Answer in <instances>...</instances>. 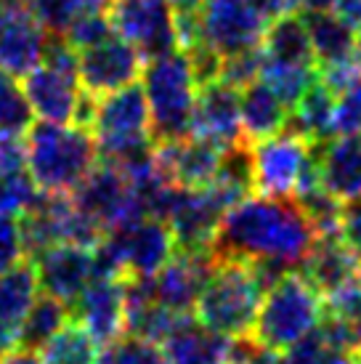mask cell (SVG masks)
I'll return each instance as SVG.
<instances>
[{
	"label": "cell",
	"instance_id": "cell-1",
	"mask_svg": "<svg viewBox=\"0 0 361 364\" xmlns=\"http://www.w3.org/2000/svg\"><path fill=\"white\" fill-rule=\"evenodd\" d=\"M313 242L316 229L295 197L252 194L223 213L212 240V258L279 261L298 269Z\"/></svg>",
	"mask_w": 361,
	"mask_h": 364
},
{
	"label": "cell",
	"instance_id": "cell-15",
	"mask_svg": "<svg viewBox=\"0 0 361 364\" xmlns=\"http://www.w3.org/2000/svg\"><path fill=\"white\" fill-rule=\"evenodd\" d=\"M70 314L101 346H109L125 335V279L93 277L85 290L70 304Z\"/></svg>",
	"mask_w": 361,
	"mask_h": 364
},
{
	"label": "cell",
	"instance_id": "cell-11",
	"mask_svg": "<svg viewBox=\"0 0 361 364\" xmlns=\"http://www.w3.org/2000/svg\"><path fill=\"white\" fill-rule=\"evenodd\" d=\"M141 70H144L141 53L117 32L77 53V82L82 91H88L96 99H104L136 82L141 77Z\"/></svg>",
	"mask_w": 361,
	"mask_h": 364
},
{
	"label": "cell",
	"instance_id": "cell-40",
	"mask_svg": "<svg viewBox=\"0 0 361 364\" xmlns=\"http://www.w3.org/2000/svg\"><path fill=\"white\" fill-rule=\"evenodd\" d=\"M324 311L351 324L361 322V274L338 287L335 293L324 295Z\"/></svg>",
	"mask_w": 361,
	"mask_h": 364
},
{
	"label": "cell",
	"instance_id": "cell-42",
	"mask_svg": "<svg viewBox=\"0 0 361 364\" xmlns=\"http://www.w3.org/2000/svg\"><path fill=\"white\" fill-rule=\"evenodd\" d=\"M183 53H186V59H189V67H191L194 80H197V88L221 80L223 56L212 51L210 46L200 43V46H191L189 51H183Z\"/></svg>",
	"mask_w": 361,
	"mask_h": 364
},
{
	"label": "cell",
	"instance_id": "cell-23",
	"mask_svg": "<svg viewBox=\"0 0 361 364\" xmlns=\"http://www.w3.org/2000/svg\"><path fill=\"white\" fill-rule=\"evenodd\" d=\"M303 274L321 295L335 293L361 274V258L343 242L338 234L316 237L313 247L303 261Z\"/></svg>",
	"mask_w": 361,
	"mask_h": 364
},
{
	"label": "cell",
	"instance_id": "cell-35",
	"mask_svg": "<svg viewBox=\"0 0 361 364\" xmlns=\"http://www.w3.org/2000/svg\"><path fill=\"white\" fill-rule=\"evenodd\" d=\"M359 354L343 351L338 346H330L313 330L308 338H303L298 346L284 351V364H353Z\"/></svg>",
	"mask_w": 361,
	"mask_h": 364
},
{
	"label": "cell",
	"instance_id": "cell-21",
	"mask_svg": "<svg viewBox=\"0 0 361 364\" xmlns=\"http://www.w3.org/2000/svg\"><path fill=\"white\" fill-rule=\"evenodd\" d=\"M21 88H24L27 99H30L32 112L41 120L72 125L75 104H77V96H80L77 77L61 75V72L50 70L48 64H38L35 70L24 75Z\"/></svg>",
	"mask_w": 361,
	"mask_h": 364
},
{
	"label": "cell",
	"instance_id": "cell-3",
	"mask_svg": "<svg viewBox=\"0 0 361 364\" xmlns=\"http://www.w3.org/2000/svg\"><path fill=\"white\" fill-rule=\"evenodd\" d=\"M27 139V171L41 192L70 194L99 162L96 141L88 131L59 122H32Z\"/></svg>",
	"mask_w": 361,
	"mask_h": 364
},
{
	"label": "cell",
	"instance_id": "cell-16",
	"mask_svg": "<svg viewBox=\"0 0 361 364\" xmlns=\"http://www.w3.org/2000/svg\"><path fill=\"white\" fill-rule=\"evenodd\" d=\"M38 274V284L45 295L72 304L93 279V250L80 245L59 242L30 258Z\"/></svg>",
	"mask_w": 361,
	"mask_h": 364
},
{
	"label": "cell",
	"instance_id": "cell-43",
	"mask_svg": "<svg viewBox=\"0 0 361 364\" xmlns=\"http://www.w3.org/2000/svg\"><path fill=\"white\" fill-rule=\"evenodd\" d=\"M338 237L361 258V197H353V200L343 203Z\"/></svg>",
	"mask_w": 361,
	"mask_h": 364
},
{
	"label": "cell",
	"instance_id": "cell-25",
	"mask_svg": "<svg viewBox=\"0 0 361 364\" xmlns=\"http://www.w3.org/2000/svg\"><path fill=\"white\" fill-rule=\"evenodd\" d=\"M229 341L231 338L205 330L194 316H186L162 341V351L168 364H226Z\"/></svg>",
	"mask_w": 361,
	"mask_h": 364
},
{
	"label": "cell",
	"instance_id": "cell-9",
	"mask_svg": "<svg viewBox=\"0 0 361 364\" xmlns=\"http://www.w3.org/2000/svg\"><path fill=\"white\" fill-rule=\"evenodd\" d=\"M104 240L117 255L125 279H151L176 253L171 226L154 215L112 229Z\"/></svg>",
	"mask_w": 361,
	"mask_h": 364
},
{
	"label": "cell",
	"instance_id": "cell-39",
	"mask_svg": "<svg viewBox=\"0 0 361 364\" xmlns=\"http://www.w3.org/2000/svg\"><path fill=\"white\" fill-rule=\"evenodd\" d=\"M332 131L335 136H359L361 133V80L335 96L332 112Z\"/></svg>",
	"mask_w": 361,
	"mask_h": 364
},
{
	"label": "cell",
	"instance_id": "cell-26",
	"mask_svg": "<svg viewBox=\"0 0 361 364\" xmlns=\"http://www.w3.org/2000/svg\"><path fill=\"white\" fill-rule=\"evenodd\" d=\"M239 114L244 141L255 144L281 133L290 109L263 80H255L239 91Z\"/></svg>",
	"mask_w": 361,
	"mask_h": 364
},
{
	"label": "cell",
	"instance_id": "cell-27",
	"mask_svg": "<svg viewBox=\"0 0 361 364\" xmlns=\"http://www.w3.org/2000/svg\"><path fill=\"white\" fill-rule=\"evenodd\" d=\"M263 56L279 64H316L311 51V38L306 30V21L301 14H281L266 24L263 32Z\"/></svg>",
	"mask_w": 361,
	"mask_h": 364
},
{
	"label": "cell",
	"instance_id": "cell-47",
	"mask_svg": "<svg viewBox=\"0 0 361 364\" xmlns=\"http://www.w3.org/2000/svg\"><path fill=\"white\" fill-rule=\"evenodd\" d=\"M335 11H338L345 21H351L353 27L361 24V0H338V3H335Z\"/></svg>",
	"mask_w": 361,
	"mask_h": 364
},
{
	"label": "cell",
	"instance_id": "cell-41",
	"mask_svg": "<svg viewBox=\"0 0 361 364\" xmlns=\"http://www.w3.org/2000/svg\"><path fill=\"white\" fill-rule=\"evenodd\" d=\"M24 258H27V250H24L19 215L0 213V274L14 269Z\"/></svg>",
	"mask_w": 361,
	"mask_h": 364
},
{
	"label": "cell",
	"instance_id": "cell-32",
	"mask_svg": "<svg viewBox=\"0 0 361 364\" xmlns=\"http://www.w3.org/2000/svg\"><path fill=\"white\" fill-rule=\"evenodd\" d=\"M35 19L41 21L45 32L64 35L67 27L88 11H109L112 0H27Z\"/></svg>",
	"mask_w": 361,
	"mask_h": 364
},
{
	"label": "cell",
	"instance_id": "cell-24",
	"mask_svg": "<svg viewBox=\"0 0 361 364\" xmlns=\"http://www.w3.org/2000/svg\"><path fill=\"white\" fill-rule=\"evenodd\" d=\"M311 38V51L316 67L343 64L356 56V27L345 21L338 11H316L301 14Z\"/></svg>",
	"mask_w": 361,
	"mask_h": 364
},
{
	"label": "cell",
	"instance_id": "cell-29",
	"mask_svg": "<svg viewBox=\"0 0 361 364\" xmlns=\"http://www.w3.org/2000/svg\"><path fill=\"white\" fill-rule=\"evenodd\" d=\"M70 319H72L70 304H64V301L53 298V295H45V293L38 295L32 309L27 311V316H24V322H21L16 348L38 354L43 346L48 343L50 338L59 333Z\"/></svg>",
	"mask_w": 361,
	"mask_h": 364
},
{
	"label": "cell",
	"instance_id": "cell-51",
	"mask_svg": "<svg viewBox=\"0 0 361 364\" xmlns=\"http://www.w3.org/2000/svg\"><path fill=\"white\" fill-rule=\"evenodd\" d=\"M359 139H361V133H359Z\"/></svg>",
	"mask_w": 361,
	"mask_h": 364
},
{
	"label": "cell",
	"instance_id": "cell-5",
	"mask_svg": "<svg viewBox=\"0 0 361 364\" xmlns=\"http://www.w3.org/2000/svg\"><path fill=\"white\" fill-rule=\"evenodd\" d=\"M141 88L149 104L154 144L189 139L191 122H194V102H197V80L191 75L186 53L173 51L144 61Z\"/></svg>",
	"mask_w": 361,
	"mask_h": 364
},
{
	"label": "cell",
	"instance_id": "cell-13",
	"mask_svg": "<svg viewBox=\"0 0 361 364\" xmlns=\"http://www.w3.org/2000/svg\"><path fill=\"white\" fill-rule=\"evenodd\" d=\"M226 208L218 203V197L205 189H180L176 192L165 223L171 226L176 250L186 253H212V240L221 226Z\"/></svg>",
	"mask_w": 361,
	"mask_h": 364
},
{
	"label": "cell",
	"instance_id": "cell-44",
	"mask_svg": "<svg viewBox=\"0 0 361 364\" xmlns=\"http://www.w3.org/2000/svg\"><path fill=\"white\" fill-rule=\"evenodd\" d=\"M27 168V144L24 136L0 133V173L24 171Z\"/></svg>",
	"mask_w": 361,
	"mask_h": 364
},
{
	"label": "cell",
	"instance_id": "cell-46",
	"mask_svg": "<svg viewBox=\"0 0 361 364\" xmlns=\"http://www.w3.org/2000/svg\"><path fill=\"white\" fill-rule=\"evenodd\" d=\"M338 0H287V11L292 14H316V11H335Z\"/></svg>",
	"mask_w": 361,
	"mask_h": 364
},
{
	"label": "cell",
	"instance_id": "cell-20",
	"mask_svg": "<svg viewBox=\"0 0 361 364\" xmlns=\"http://www.w3.org/2000/svg\"><path fill=\"white\" fill-rule=\"evenodd\" d=\"M38 274L30 258L0 274V356L16 351L19 330L38 298Z\"/></svg>",
	"mask_w": 361,
	"mask_h": 364
},
{
	"label": "cell",
	"instance_id": "cell-49",
	"mask_svg": "<svg viewBox=\"0 0 361 364\" xmlns=\"http://www.w3.org/2000/svg\"><path fill=\"white\" fill-rule=\"evenodd\" d=\"M356 56L361 59V24L356 27Z\"/></svg>",
	"mask_w": 361,
	"mask_h": 364
},
{
	"label": "cell",
	"instance_id": "cell-38",
	"mask_svg": "<svg viewBox=\"0 0 361 364\" xmlns=\"http://www.w3.org/2000/svg\"><path fill=\"white\" fill-rule=\"evenodd\" d=\"M263 59H266V56H263V48H252V51L226 56L221 67V82L229 85V88H234V91H242L244 85L261 80Z\"/></svg>",
	"mask_w": 361,
	"mask_h": 364
},
{
	"label": "cell",
	"instance_id": "cell-33",
	"mask_svg": "<svg viewBox=\"0 0 361 364\" xmlns=\"http://www.w3.org/2000/svg\"><path fill=\"white\" fill-rule=\"evenodd\" d=\"M32 122H35V112L21 82L16 80V75L0 70V133L24 136Z\"/></svg>",
	"mask_w": 361,
	"mask_h": 364
},
{
	"label": "cell",
	"instance_id": "cell-19",
	"mask_svg": "<svg viewBox=\"0 0 361 364\" xmlns=\"http://www.w3.org/2000/svg\"><path fill=\"white\" fill-rule=\"evenodd\" d=\"M191 136H200L205 141L229 149L234 144L244 141L239 114V91H234L221 80L197 88L194 102V122Z\"/></svg>",
	"mask_w": 361,
	"mask_h": 364
},
{
	"label": "cell",
	"instance_id": "cell-18",
	"mask_svg": "<svg viewBox=\"0 0 361 364\" xmlns=\"http://www.w3.org/2000/svg\"><path fill=\"white\" fill-rule=\"evenodd\" d=\"M223 149L205 141L200 136H189L180 141L154 144V160L160 173L180 189H205L210 186Z\"/></svg>",
	"mask_w": 361,
	"mask_h": 364
},
{
	"label": "cell",
	"instance_id": "cell-6",
	"mask_svg": "<svg viewBox=\"0 0 361 364\" xmlns=\"http://www.w3.org/2000/svg\"><path fill=\"white\" fill-rule=\"evenodd\" d=\"M90 136L96 141L99 160L112 165H125L154 149L149 104L139 82L99 99Z\"/></svg>",
	"mask_w": 361,
	"mask_h": 364
},
{
	"label": "cell",
	"instance_id": "cell-31",
	"mask_svg": "<svg viewBox=\"0 0 361 364\" xmlns=\"http://www.w3.org/2000/svg\"><path fill=\"white\" fill-rule=\"evenodd\" d=\"M261 80L281 99V104L292 109L308 93L313 82L319 80V67L316 64H279V61L263 59Z\"/></svg>",
	"mask_w": 361,
	"mask_h": 364
},
{
	"label": "cell",
	"instance_id": "cell-30",
	"mask_svg": "<svg viewBox=\"0 0 361 364\" xmlns=\"http://www.w3.org/2000/svg\"><path fill=\"white\" fill-rule=\"evenodd\" d=\"M38 356L43 364H99L101 343L80 322L70 319L38 351Z\"/></svg>",
	"mask_w": 361,
	"mask_h": 364
},
{
	"label": "cell",
	"instance_id": "cell-34",
	"mask_svg": "<svg viewBox=\"0 0 361 364\" xmlns=\"http://www.w3.org/2000/svg\"><path fill=\"white\" fill-rule=\"evenodd\" d=\"M99 364H168V356L160 343L128 333L104 346Z\"/></svg>",
	"mask_w": 361,
	"mask_h": 364
},
{
	"label": "cell",
	"instance_id": "cell-8",
	"mask_svg": "<svg viewBox=\"0 0 361 364\" xmlns=\"http://www.w3.org/2000/svg\"><path fill=\"white\" fill-rule=\"evenodd\" d=\"M107 14L112 30L133 43L144 61L178 51L176 9L171 0H112Z\"/></svg>",
	"mask_w": 361,
	"mask_h": 364
},
{
	"label": "cell",
	"instance_id": "cell-45",
	"mask_svg": "<svg viewBox=\"0 0 361 364\" xmlns=\"http://www.w3.org/2000/svg\"><path fill=\"white\" fill-rule=\"evenodd\" d=\"M252 11H258L266 21H274L276 16L287 14V0H244Z\"/></svg>",
	"mask_w": 361,
	"mask_h": 364
},
{
	"label": "cell",
	"instance_id": "cell-7",
	"mask_svg": "<svg viewBox=\"0 0 361 364\" xmlns=\"http://www.w3.org/2000/svg\"><path fill=\"white\" fill-rule=\"evenodd\" d=\"M70 197L75 208L93 218L104 232L128 226L146 215L125 173L107 160L96 162Z\"/></svg>",
	"mask_w": 361,
	"mask_h": 364
},
{
	"label": "cell",
	"instance_id": "cell-37",
	"mask_svg": "<svg viewBox=\"0 0 361 364\" xmlns=\"http://www.w3.org/2000/svg\"><path fill=\"white\" fill-rule=\"evenodd\" d=\"M109 35H114V30H112V21L107 11H88V14H80V16L67 27V32H64V38H67L77 51L107 41Z\"/></svg>",
	"mask_w": 361,
	"mask_h": 364
},
{
	"label": "cell",
	"instance_id": "cell-2",
	"mask_svg": "<svg viewBox=\"0 0 361 364\" xmlns=\"http://www.w3.org/2000/svg\"><path fill=\"white\" fill-rule=\"evenodd\" d=\"M263 284L250 261L215 258L208 282L194 304V319L223 338H242L252 333L263 301Z\"/></svg>",
	"mask_w": 361,
	"mask_h": 364
},
{
	"label": "cell",
	"instance_id": "cell-4",
	"mask_svg": "<svg viewBox=\"0 0 361 364\" xmlns=\"http://www.w3.org/2000/svg\"><path fill=\"white\" fill-rule=\"evenodd\" d=\"M324 319V295L308 277L292 269L263 293L261 309L252 324V338L271 351H290Z\"/></svg>",
	"mask_w": 361,
	"mask_h": 364
},
{
	"label": "cell",
	"instance_id": "cell-22",
	"mask_svg": "<svg viewBox=\"0 0 361 364\" xmlns=\"http://www.w3.org/2000/svg\"><path fill=\"white\" fill-rule=\"evenodd\" d=\"M319 178L321 186L340 203L361 197V139L332 136L319 141Z\"/></svg>",
	"mask_w": 361,
	"mask_h": 364
},
{
	"label": "cell",
	"instance_id": "cell-36",
	"mask_svg": "<svg viewBox=\"0 0 361 364\" xmlns=\"http://www.w3.org/2000/svg\"><path fill=\"white\" fill-rule=\"evenodd\" d=\"M41 189L35 186L30 171H11L0 173V213L6 215H21L35 200Z\"/></svg>",
	"mask_w": 361,
	"mask_h": 364
},
{
	"label": "cell",
	"instance_id": "cell-50",
	"mask_svg": "<svg viewBox=\"0 0 361 364\" xmlns=\"http://www.w3.org/2000/svg\"><path fill=\"white\" fill-rule=\"evenodd\" d=\"M353 364H361V354H359V356H356V362H353Z\"/></svg>",
	"mask_w": 361,
	"mask_h": 364
},
{
	"label": "cell",
	"instance_id": "cell-12",
	"mask_svg": "<svg viewBox=\"0 0 361 364\" xmlns=\"http://www.w3.org/2000/svg\"><path fill=\"white\" fill-rule=\"evenodd\" d=\"M255 165V194L292 197L308 162V141L281 131L263 141L250 144Z\"/></svg>",
	"mask_w": 361,
	"mask_h": 364
},
{
	"label": "cell",
	"instance_id": "cell-48",
	"mask_svg": "<svg viewBox=\"0 0 361 364\" xmlns=\"http://www.w3.org/2000/svg\"><path fill=\"white\" fill-rule=\"evenodd\" d=\"M0 364H43V362H41V356L38 354L16 348V351H11V354L0 356Z\"/></svg>",
	"mask_w": 361,
	"mask_h": 364
},
{
	"label": "cell",
	"instance_id": "cell-17",
	"mask_svg": "<svg viewBox=\"0 0 361 364\" xmlns=\"http://www.w3.org/2000/svg\"><path fill=\"white\" fill-rule=\"evenodd\" d=\"M215 258L212 253H186L176 250L173 258L151 277L154 301L176 314H191L202 287L210 277Z\"/></svg>",
	"mask_w": 361,
	"mask_h": 364
},
{
	"label": "cell",
	"instance_id": "cell-10",
	"mask_svg": "<svg viewBox=\"0 0 361 364\" xmlns=\"http://www.w3.org/2000/svg\"><path fill=\"white\" fill-rule=\"evenodd\" d=\"M266 24L269 21L244 0H205L200 6L202 43L223 59L261 48Z\"/></svg>",
	"mask_w": 361,
	"mask_h": 364
},
{
	"label": "cell",
	"instance_id": "cell-14",
	"mask_svg": "<svg viewBox=\"0 0 361 364\" xmlns=\"http://www.w3.org/2000/svg\"><path fill=\"white\" fill-rule=\"evenodd\" d=\"M48 32L35 19L27 0H0V70L27 75L43 61Z\"/></svg>",
	"mask_w": 361,
	"mask_h": 364
},
{
	"label": "cell",
	"instance_id": "cell-28",
	"mask_svg": "<svg viewBox=\"0 0 361 364\" xmlns=\"http://www.w3.org/2000/svg\"><path fill=\"white\" fill-rule=\"evenodd\" d=\"M208 189L218 197V203L226 210L255 194V165H252L250 144L242 141L223 149L218 173H215V178Z\"/></svg>",
	"mask_w": 361,
	"mask_h": 364
}]
</instances>
